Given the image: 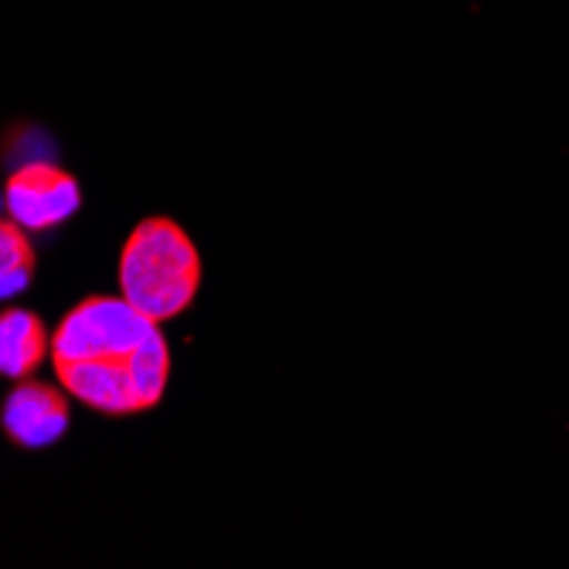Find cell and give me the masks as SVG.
<instances>
[{
  "mask_svg": "<svg viewBox=\"0 0 569 569\" xmlns=\"http://www.w3.org/2000/svg\"><path fill=\"white\" fill-rule=\"evenodd\" d=\"M51 366L62 389L110 420L158 409L171 382V348L161 325L120 293L79 300L51 331Z\"/></svg>",
  "mask_w": 569,
  "mask_h": 569,
  "instance_id": "6da1fadb",
  "label": "cell"
},
{
  "mask_svg": "<svg viewBox=\"0 0 569 569\" xmlns=\"http://www.w3.org/2000/svg\"><path fill=\"white\" fill-rule=\"evenodd\" d=\"M201 252L191 236L168 216L133 226L120 249V293L150 321L168 325L194 307L201 290Z\"/></svg>",
  "mask_w": 569,
  "mask_h": 569,
  "instance_id": "7a4b0ae2",
  "label": "cell"
},
{
  "mask_svg": "<svg viewBox=\"0 0 569 569\" xmlns=\"http://www.w3.org/2000/svg\"><path fill=\"white\" fill-rule=\"evenodd\" d=\"M4 209L28 232H51L79 216L82 188L56 161H28L4 184Z\"/></svg>",
  "mask_w": 569,
  "mask_h": 569,
  "instance_id": "3957f363",
  "label": "cell"
},
{
  "mask_svg": "<svg viewBox=\"0 0 569 569\" xmlns=\"http://www.w3.org/2000/svg\"><path fill=\"white\" fill-rule=\"evenodd\" d=\"M72 396L66 389H56L38 379H21L4 406H0V430H4L8 443L34 453L56 447L69 427H72Z\"/></svg>",
  "mask_w": 569,
  "mask_h": 569,
  "instance_id": "277c9868",
  "label": "cell"
},
{
  "mask_svg": "<svg viewBox=\"0 0 569 569\" xmlns=\"http://www.w3.org/2000/svg\"><path fill=\"white\" fill-rule=\"evenodd\" d=\"M51 355V331L28 307L0 310V379H31Z\"/></svg>",
  "mask_w": 569,
  "mask_h": 569,
  "instance_id": "5b68a950",
  "label": "cell"
},
{
  "mask_svg": "<svg viewBox=\"0 0 569 569\" xmlns=\"http://www.w3.org/2000/svg\"><path fill=\"white\" fill-rule=\"evenodd\" d=\"M38 273V252L14 219H0V300H14L34 283Z\"/></svg>",
  "mask_w": 569,
  "mask_h": 569,
  "instance_id": "8992f818",
  "label": "cell"
}]
</instances>
